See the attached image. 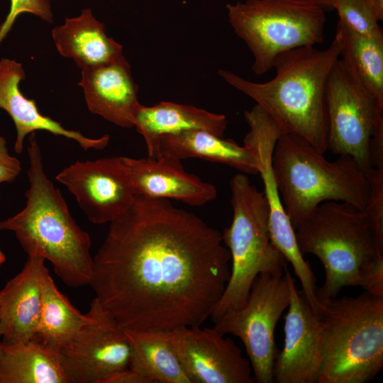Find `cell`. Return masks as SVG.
Listing matches in <instances>:
<instances>
[{
	"instance_id": "6da1fadb",
	"label": "cell",
	"mask_w": 383,
	"mask_h": 383,
	"mask_svg": "<svg viewBox=\"0 0 383 383\" xmlns=\"http://www.w3.org/2000/svg\"><path fill=\"white\" fill-rule=\"evenodd\" d=\"M222 234L169 199L136 195L109 223L93 257L90 286L124 328L202 326L230 277Z\"/></svg>"
},
{
	"instance_id": "7a4b0ae2",
	"label": "cell",
	"mask_w": 383,
	"mask_h": 383,
	"mask_svg": "<svg viewBox=\"0 0 383 383\" xmlns=\"http://www.w3.org/2000/svg\"><path fill=\"white\" fill-rule=\"evenodd\" d=\"M339 57L340 45L334 38L324 50L306 46L279 54L273 65L274 77L265 82H251L228 70L218 72L229 85L252 99L282 133L296 134L324 153L328 136L326 85Z\"/></svg>"
},
{
	"instance_id": "3957f363",
	"label": "cell",
	"mask_w": 383,
	"mask_h": 383,
	"mask_svg": "<svg viewBox=\"0 0 383 383\" xmlns=\"http://www.w3.org/2000/svg\"><path fill=\"white\" fill-rule=\"evenodd\" d=\"M27 151L26 205L0 221V232H13L28 256L48 260L66 285H89L93 265L90 236L75 221L60 191L48 177L35 132L29 135Z\"/></svg>"
},
{
	"instance_id": "277c9868",
	"label": "cell",
	"mask_w": 383,
	"mask_h": 383,
	"mask_svg": "<svg viewBox=\"0 0 383 383\" xmlns=\"http://www.w3.org/2000/svg\"><path fill=\"white\" fill-rule=\"evenodd\" d=\"M277 189L294 228L321 203L343 201L364 209L370 192L366 174L355 160L333 162L303 138L282 133L272 157Z\"/></svg>"
},
{
	"instance_id": "5b68a950",
	"label": "cell",
	"mask_w": 383,
	"mask_h": 383,
	"mask_svg": "<svg viewBox=\"0 0 383 383\" xmlns=\"http://www.w3.org/2000/svg\"><path fill=\"white\" fill-rule=\"evenodd\" d=\"M301 254L319 259L326 273L318 301L337 297L345 287L360 286L364 267L383 256L362 209L343 201L319 204L294 228Z\"/></svg>"
},
{
	"instance_id": "8992f818",
	"label": "cell",
	"mask_w": 383,
	"mask_h": 383,
	"mask_svg": "<svg viewBox=\"0 0 383 383\" xmlns=\"http://www.w3.org/2000/svg\"><path fill=\"white\" fill-rule=\"evenodd\" d=\"M323 359L317 383H365L383 367V297L367 292L321 303Z\"/></svg>"
},
{
	"instance_id": "52a82bcc",
	"label": "cell",
	"mask_w": 383,
	"mask_h": 383,
	"mask_svg": "<svg viewBox=\"0 0 383 383\" xmlns=\"http://www.w3.org/2000/svg\"><path fill=\"white\" fill-rule=\"evenodd\" d=\"M233 219L222 233L232 261L226 288L210 318L214 323L245 304L252 283L261 273L283 275L285 260L273 244L267 201L248 175L238 173L230 182Z\"/></svg>"
},
{
	"instance_id": "ba28073f",
	"label": "cell",
	"mask_w": 383,
	"mask_h": 383,
	"mask_svg": "<svg viewBox=\"0 0 383 383\" xmlns=\"http://www.w3.org/2000/svg\"><path fill=\"white\" fill-rule=\"evenodd\" d=\"M235 33L253 56L252 70L263 74L281 53L324 40L326 15L320 6L298 0H245L226 5Z\"/></svg>"
},
{
	"instance_id": "9c48e42d",
	"label": "cell",
	"mask_w": 383,
	"mask_h": 383,
	"mask_svg": "<svg viewBox=\"0 0 383 383\" xmlns=\"http://www.w3.org/2000/svg\"><path fill=\"white\" fill-rule=\"evenodd\" d=\"M327 150L352 157L366 174L371 154L383 155V107L341 58L329 74L326 91Z\"/></svg>"
},
{
	"instance_id": "30bf717a",
	"label": "cell",
	"mask_w": 383,
	"mask_h": 383,
	"mask_svg": "<svg viewBox=\"0 0 383 383\" xmlns=\"http://www.w3.org/2000/svg\"><path fill=\"white\" fill-rule=\"evenodd\" d=\"M289 304V287L284 272L281 276L261 273L252 283L244 306L214 323L213 328L221 334L241 340L256 382H274L277 355L274 330Z\"/></svg>"
},
{
	"instance_id": "8fae6325",
	"label": "cell",
	"mask_w": 383,
	"mask_h": 383,
	"mask_svg": "<svg viewBox=\"0 0 383 383\" xmlns=\"http://www.w3.org/2000/svg\"><path fill=\"white\" fill-rule=\"evenodd\" d=\"M88 321L58 350L71 383H105L129 367L131 345L125 329L94 298Z\"/></svg>"
},
{
	"instance_id": "7c38bea8",
	"label": "cell",
	"mask_w": 383,
	"mask_h": 383,
	"mask_svg": "<svg viewBox=\"0 0 383 383\" xmlns=\"http://www.w3.org/2000/svg\"><path fill=\"white\" fill-rule=\"evenodd\" d=\"M55 178L73 194L94 224L113 221L133 205L136 196L121 157L77 160Z\"/></svg>"
},
{
	"instance_id": "4fadbf2b",
	"label": "cell",
	"mask_w": 383,
	"mask_h": 383,
	"mask_svg": "<svg viewBox=\"0 0 383 383\" xmlns=\"http://www.w3.org/2000/svg\"><path fill=\"white\" fill-rule=\"evenodd\" d=\"M170 337L192 383L255 382L241 349L213 327H183L170 331Z\"/></svg>"
},
{
	"instance_id": "5bb4252c",
	"label": "cell",
	"mask_w": 383,
	"mask_h": 383,
	"mask_svg": "<svg viewBox=\"0 0 383 383\" xmlns=\"http://www.w3.org/2000/svg\"><path fill=\"white\" fill-rule=\"evenodd\" d=\"M289 304L285 316L284 340L274 365V382L317 383L323 359V330L315 313L287 269Z\"/></svg>"
},
{
	"instance_id": "9a60e30c",
	"label": "cell",
	"mask_w": 383,
	"mask_h": 383,
	"mask_svg": "<svg viewBox=\"0 0 383 383\" xmlns=\"http://www.w3.org/2000/svg\"><path fill=\"white\" fill-rule=\"evenodd\" d=\"M250 128L244 138V145L254 152L258 174L264 184V194L267 201L270 216V232L273 244L284 260L291 263L294 271L304 270L307 261L297 245L295 231L282 204L272 166L275 144L282 131L277 124L257 104L244 112Z\"/></svg>"
},
{
	"instance_id": "2e32d148",
	"label": "cell",
	"mask_w": 383,
	"mask_h": 383,
	"mask_svg": "<svg viewBox=\"0 0 383 383\" xmlns=\"http://www.w3.org/2000/svg\"><path fill=\"white\" fill-rule=\"evenodd\" d=\"M78 82L89 111L125 128L134 127L138 87L126 57L81 70Z\"/></svg>"
},
{
	"instance_id": "e0dca14e",
	"label": "cell",
	"mask_w": 383,
	"mask_h": 383,
	"mask_svg": "<svg viewBox=\"0 0 383 383\" xmlns=\"http://www.w3.org/2000/svg\"><path fill=\"white\" fill-rule=\"evenodd\" d=\"M121 160L136 195L175 199L190 206H202L217 196L213 184L185 172L179 160L165 156Z\"/></svg>"
},
{
	"instance_id": "ac0fdd59",
	"label": "cell",
	"mask_w": 383,
	"mask_h": 383,
	"mask_svg": "<svg viewBox=\"0 0 383 383\" xmlns=\"http://www.w3.org/2000/svg\"><path fill=\"white\" fill-rule=\"evenodd\" d=\"M25 79L22 64L7 58L0 60V109L7 112L15 125L14 150L16 153L23 152L25 138L37 131H45L73 140L84 150H100L108 145L110 137L107 134L98 138H88L79 131L67 129L60 123L43 115L35 100L28 99L20 90L19 84Z\"/></svg>"
},
{
	"instance_id": "d6986e66",
	"label": "cell",
	"mask_w": 383,
	"mask_h": 383,
	"mask_svg": "<svg viewBox=\"0 0 383 383\" xmlns=\"http://www.w3.org/2000/svg\"><path fill=\"white\" fill-rule=\"evenodd\" d=\"M45 260L28 256L21 271L0 290L1 342L26 343L36 333Z\"/></svg>"
},
{
	"instance_id": "ffe728a7",
	"label": "cell",
	"mask_w": 383,
	"mask_h": 383,
	"mask_svg": "<svg viewBox=\"0 0 383 383\" xmlns=\"http://www.w3.org/2000/svg\"><path fill=\"white\" fill-rule=\"evenodd\" d=\"M226 117L191 105L161 101L152 106L140 104L134 127L143 137L148 157L155 158L159 137L189 130H202L223 137Z\"/></svg>"
},
{
	"instance_id": "44dd1931",
	"label": "cell",
	"mask_w": 383,
	"mask_h": 383,
	"mask_svg": "<svg viewBox=\"0 0 383 383\" xmlns=\"http://www.w3.org/2000/svg\"><path fill=\"white\" fill-rule=\"evenodd\" d=\"M58 52L82 70L111 62L123 55V45L107 35L105 26L85 8L79 16L65 18L52 30Z\"/></svg>"
},
{
	"instance_id": "7402d4cb",
	"label": "cell",
	"mask_w": 383,
	"mask_h": 383,
	"mask_svg": "<svg viewBox=\"0 0 383 383\" xmlns=\"http://www.w3.org/2000/svg\"><path fill=\"white\" fill-rule=\"evenodd\" d=\"M179 160L201 158L228 165L246 174H258V163L253 150L231 139L202 130H189L159 137L157 155Z\"/></svg>"
},
{
	"instance_id": "603a6c76",
	"label": "cell",
	"mask_w": 383,
	"mask_h": 383,
	"mask_svg": "<svg viewBox=\"0 0 383 383\" xmlns=\"http://www.w3.org/2000/svg\"><path fill=\"white\" fill-rule=\"evenodd\" d=\"M0 383H71L58 353L32 339L0 343Z\"/></svg>"
},
{
	"instance_id": "cb8c5ba5",
	"label": "cell",
	"mask_w": 383,
	"mask_h": 383,
	"mask_svg": "<svg viewBox=\"0 0 383 383\" xmlns=\"http://www.w3.org/2000/svg\"><path fill=\"white\" fill-rule=\"evenodd\" d=\"M125 332L131 345V369L151 383H192L174 350L170 331Z\"/></svg>"
},
{
	"instance_id": "d4e9b609",
	"label": "cell",
	"mask_w": 383,
	"mask_h": 383,
	"mask_svg": "<svg viewBox=\"0 0 383 383\" xmlns=\"http://www.w3.org/2000/svg\"><path fill=\"white\" fill-rule=\"evenodd\" d=\"M89 320L57 287L48 268L41 280V302L38 327L33 339L58 353Z\"/></svg>"
},
{
	"instance_id": "484cf974",
	"label": "cell",
	"mask_w": 383,
	"mask_h": 383,
	"mask_svg": "<svg viewBox=\"0 0 383 383\" xmlns=\"http://www.w3.org/2000/svg\"><path fill=\"white\" fill-rule=\"evenodd\" d=\"M335 38L340 57L354 71L362 85L383 107V37L360 34L338 20Z\"/></svg>"
},
{
	"instance_id": "4316f807",
	"label": "cell",
	"mask_w": 383,
	"mask_h": 383,
	"mask_svg": "<svg viewBox=\"0 0 383 383\" xmlns=\"http://www.w3.org/2000/svg\"><path fill=\"white\" fill-rule=\"evenodd\" d=\"M339 20L355 32L369 37L382 38V30L372 8L365 0H333Z\"/></svg>"
},
{
	"instance_id": "83f0119b",
	"label": "cell",
	"mask_w": 383,
	"mask_h": 383,
	"mask_svg": "<svg viewBox=\"0 0 383 383\" xmlns=\"http://www.w3.org/2000/svg\"><path fill=\"white\" fill-rule=\"evenodd\" d=\"M370 192L363 209L379 250L383 252V167L366 173Z\"/></svg>"
},
{
	"instance_id": "f1b7e54d",
	"label": "cell",
	"mask_w": 383,
	"mask_h": 383,
	"mask_svg": "<svg viewBox=\"0 0 383 383\" xmlns=\"http://www.w3.org/2000/svg\"><path fill=\"white\" fill-rule=\"evenodd\" d=\"M10 9L0 25V45L11 30L17 17L22 13H30L41 20L52 23L53 13L50 0H10Z\"/></svg>"
},
{
	"instance_id": "f546056e",
	"label": "cell",
	"mask_w": 383,
	"mask_h": 383,
	"mask_svg": "<svg viewBox=\"0 0 383 383\" xmlns=\"http://www.w3.org/2000/svg\"><path fill=\"white\" fill-rule=\"evenodd\" d=\"M360 287L372 296L383 297V256H378L362 269Z\"/></svg>"
},
{
	"instance_id": "4dcf8cb0",
	"label": "cell",
	"mask_w": 383,
	"mask_h": 383,
	"mask_svg": "<svg viewBox=\"0 0 383 383\" xmlns=\"http://www.w3.org/2000/svg\"><path fill=\"white\" fill-rule=\"evenodd\" d=\"M21 170L20 160L10 155L6 139L0 136V184L13 182Z\"/></svg>"
},
{
	"instance_id": "1f68e13d",
	"label": "cell",
	"mask_w": 383,
	"mask_h": 383,
	"mask_svg": "<svg viewBox=\"0 0 383 383\" xmlns=\"http://www.w3.org/2000/svg\"><path fill=\"white\" fill-rule=\"evenodd\" d=\"M105 383H151L150 381L135 372V370L128 367L121 371H119L109 378Z\"/></svg>"
},
{
	"instance_id": "d6a6232c",
	"label": "cell",
	"mask_w": 383,
	"mask_h": 383,
	"mask_svg": "<svg viewBox=\"0 0 383 383\" xmlns=\"http://www.w3.org/2000/svg\"><path fill=\"white\" fill-rule=\"evenodd\" d=\"M372 8L379 21L383 20V0H365Z\"/></svg>"
},
{
	"instance_id": "836d02e7",
	"label": "cell",
	"mask_w": 383,
	"mask_h": 383,
	"mask_svg": "<svg viewBox=\"0 0 383 383\" xmlns=\"http://www.w3.org/2000/svg\"><path fill=\"white\" fill-rule=\"evenodd\" d=\"M300 1H304L315 5H318L323 8L331 9L333 8V0H298Z\"/></svg>"
},
{
	"instance_id": "e575fe53",
	"label": "cell",
	"mask_w": 383,
	"mask_h": 383,
	"mask_svg": "<svg viewBox=\"0 0 383 383\" xmlns=\"http://www.w3.org/2000/svg\"><path fill=\"white\" fill-rule=\"evenodd\" d=\"M6 257L4 252L0 249V267L5 262Z\"/></svg>"
},
{
	"instance_id": "d590c367",
	"label": "cell",
	"mask_w": 383,
	"mask_h": 383,
	"mask_svg": "<svg viewBox=\"0 0 383 383\" xmlns=\"http://www.w3.org/2000/svg\"><path fill=\"white\" fill-rule=\"evenodd\" d=\"M0 324H1V311H0ZM0 343H1V330H0Z\"/></svg>"
}]
</instances>
